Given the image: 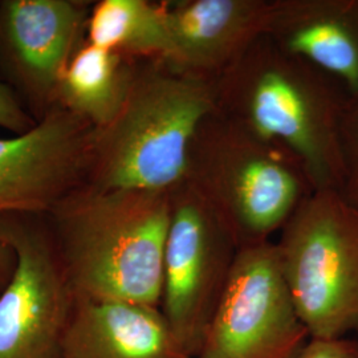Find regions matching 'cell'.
I'll use <instances>...</instances> for the list:
<instances>
[{"label": "cell", "instance_id": "cell-14", "mask_svg": "<svg viewBox=\"0 0 358 358\" xmlns=\"http://www.w3.org/2000/svg\"><path fill=\"white\" fill-rule=\"evenodd\" d=\"M87 40L133 62L176 64L177 48L167 0H101L93 3Z\"/></svg>", "mask_w": 358, "mask_h": 358}, {"label": "cell", "instance_id": "cell-7", "mask_svg": "<svg viewBox=\"0 0 358 358\" xmlns=\"http://www.w3.org/2000/svg\"><path fill=\"white\" fill-rule=\"evenodd\" d=\"M0 242L15 255L0 289V358H62L76 299L47 217L1 215Z\"/></svg>", "mask_w": 358, "mask_h": 358}, {"label": "cell", "instance_id": "cell-9", "mask_svg": "<svg viewBox=\"0 0 358 358\" xmlns=\"http://www.w3.org/2000/svg\"><path fill=\"white\" fill-rule=\"evenodd\" d=\"M92 1L1 0L0 73L38 121L75 52L87 41Z\"/></svg>", "mask_w": 358, "mask_h": 358}, {"label": "cell", "instance_id": "cell-3", "mask_svg": "<svg viewBox=\"0 0 358 358\" xmlns=\"http://www.w3.org/2000/svg\"><path fill=\"white\" fill-rule=\"evenodd\" d=\"M215 109V80L165 62H138L118 113L93 131L85 185L173 192L186 178L196 130Z\"/></svg>", "mask_w": 358, "mask_h": 358}, {"label": "cell", "instance_id": "cell-17", "mask_svg": "<svg viewBox=\"0 0 358 358\" xmlns=\"http://www.w3.org/2000/svg\"><path fill=\"white\" fill-rule=\"evenodd\" d=\"M36 124L38 121L27 110L17 94L0 80V128L19 136L31 130Z\"/></svg>", "mask_w": 358, "mask_h": 358}, {"label": "cell", "instance_id": "cell-4", "mask_svg": "<svg viewBox=\"0 0 358 358\" xmlns=\"http://www.w3.org/2000/svg\"><path fill=\"white\" fill-rule=\"evenodd\" d=\"M185 182L226 223L239 247L271 242L315 192L288 149L217 109L194 136Z\"/></svg>", "mask_w": 358, "mask_h": 358}, {"label": "cell", "instance_id": "cell-16", "mask_svg": "<svg viewBox=\"0 0 358 358\" xmlns=\"http://www.w3.org/2000/svg\"><path fill=\"white\" fill-rule=\"evenodd\" d=\"M343 189L341 194L358 207V97L349 99L341 122Z\"/></svg>", "mask_w": 358, "mask_h": 358}, {"label": "cell", "instance_id": "cell-11", "mask_svg": "<svg viewBox=\"0 0 358 358\" xmlns=\"http://www.w3.org/2000/svg\"><path fill=\"white\" fill-rule=\"evenodd\" d=\"M176 64L217 80L267 34L272 0H167Z\"/></svg>", "mask_w": 358, "mask_h": 358}, {"label": "cell", "instance_id": "cell-5", "mask_svg": "<svg viewBox=\"0 0 358 358\" xmlns=\"http://www.w3.org/2000/svg\"><path fill=\"white\" fill-rule=\"evenodd\" d=\"M294 308L313 338L358 336V207L313 192L275 242Z\"/></svg>", "mask_w": 358, "mask_h": 358}, {"label": "cell", "instance_id": "cell-12", "mask_svg": "<svg viewBox=\"0 0 358 358\" xmlns=\"http://www.w3.org/2000/svg\"><path fill=\"white\" fill-rule=\"evenodd\" d=\"M266 36L357 99L358 0H272Z\"/></svg>", "mask_w": 358, "mask_h": 358}, {"label": "cell", "instance_id": "cell-15", "mask_svg": "<svg viewBox=\"0 0 358 358\" xmlns=\"http://www.w3.org/2000/svg\"><path fill=\"white\" fill-rule=\"evenodd\" d=\"M137 63L87 40L63 73L56 106L78 115L94 130L103 128L125 101Z\"/></svg>", "mask_w": 358, "mask_h": 358}, {"label": "cell", "instance_id": "cell-10", "mask_svg": "<svg viewBox=\"0 0 358 358\" xmlns=\"http://www.w3.org/2000/svg\"><path fill=\"white\" fill-rule=\"evenodd\" d=\"M93 131L56 106L24 134L0 138V217L48 215L85 185Z\"/></svg>", "mask_w": 358, "mask_h": 358}, {"label": "cell", "instance_id": "cell-19", "mask_svg": "<svg viewBox=\"0 0 358 358\" xmlns=\"http://www.w3.org/2000/svg\"><path fill=\"white\" fill-rule=\"evenodd\" d=\"M15 267V255L7 244L0 242V289L8 282Z\"/></svg>", "mask_w": 358, "mask_h": 358}, {"label": "cell", "instance_id": "cell-2", "mask_svg": "<svg viewBox=\"0 0 358 358\" xmlns=\"http://www.w3.org/2000/svg\"><path fill=\"white\" fill-rule=\"evenodd\" d=\"M215 85L220 113L288 149L315 192H341V122L349 96L336 80L264 35Z\"/></svg>", "mask_w": 358, "mask_h": 358}, {"label": "cell", "instance_id": "cell-6", "mask_svg": "<svg viewBox=\"0 0 358 358\" xmlns=\"http://www.w3.org/2000/svg\"><path fill=\"white\" fill-rule=\"evenodd\" d=\"M170 205L159 308L179 343L195 358L241 247L189 183L171 192Z\"/></svg>", "mask_w": 358, "mask_h": 358}, {"label": "cell", "instance_id": "cell-13", "mask_svg": "<svg viewBox=\"0 0 358 358\" xmlns=\"http://www.w3.org/2000/svg\"><path fill=\"white\" fill-rule=\"evenodd\" d=\"M62 358H192L159 307L76 300Z\"/></svg>", "mask_w": 358, "mask_h": 358}, {"label": "cell", "instance_id": "cell-1", "mask_svg": "<svg viewBox=\"0 0 358 358\" xmlns=\"http://www.w3.org/2000/svg\"><path fill=\"white\" fill-rule=\"evenodd\" d=\"M170 195L83 185L45 215L76 300L159 307Z\"/></svg>", "mask_w": 358, "mask_h": 358}, {"label": "cell", "instance_id": "cell-8", "mask_svg": "<svg viewBox=\"0 0 358 358\" xmlns=\"http://www.w3.org/2000/svg\"><path fill=\"white\" fill-rule=\"evenodd\" d=\"M309 338L271 241L239 248L195 358H299Z\"/></svg>", "mask_w": 358, "mask_h": 358}, {"label": "cell", "instance_id": "cell-18", "mask_svg": "<svg viewBox=\"0 0 358 358\" xmlns=\"http://www.w3.org/2000/svg\"><path fill=\"white\" fill-rule=\"evenodd\" d=\"M299 358H358V341L350 337H310Z\"/></svg>", "mask_w": 358, "mask_h": 358}]
</instances>
